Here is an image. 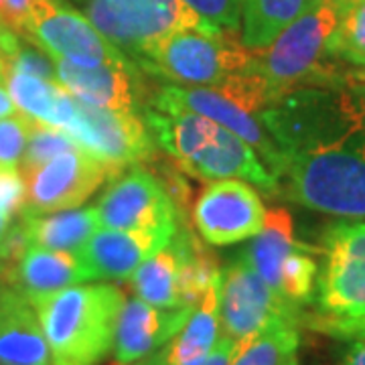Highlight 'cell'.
Returning a JSON list of instances; mask_svg holds the SVG:
<instances>
[{
	"instance_id": "cell-33",
	"label": "cell",
	"mask_w": 365,
	"mask_h": 365,
	"mask_svg": "<svg viewBox=\"0 0 365 365\" xmlns=\"http://www.w3.org/2000/svg\"><path fill=\"white\" fill-rule=\"evenodd\" d=\"M235 343L232 339H227V337H223L220 339V343L211 349V353H207L203 359H199L195 364H189V365H232L234 364V357H235Z\"/></svg>"
},
{
	"instance_id": "cell-26",
	"label": "cell",
	"mask_w": 365,
	"mask_h": 365,
	"mask_svg": "<svg viewBox=\"0 0 365 365\" xmlns=\"http://www.w3.org/2000/svg\"><path fill=\"white\" fill-rule=\"evenodd\" d=\"M299 323L276 321L248 343L235 345L232 365H300Z\"/></svg>"
},
{
	"instance_id": "cell-7",
	"label": "cell",
	"mask_w": 365,
	"mask_h": 365,
	"mask_svg": "<svg viewBox=\"0 0 365 365\" xmlns=\"http://www.w3.org/2000/svg\"><path fill=\"white\" fill-rule=\"evenodd\" d=\"M88 19L132 59L157 41L181 31L213 33L185 0H90Z\"/></svg>"
},
{
	"instance_id": "cell-2",
	"label": "cell",
	"mask_w": 365,
	"mask_h": 365,
	"mask_svg": "<svg viewBox=\"0 0 365 365\" xmlns=\"http://www.w3.org/2000/svg\"><path fill=\"white\" fill-rule=\"evenodd\" d=\"M144 124L153 140L177 169L199 181L240 179L264 193H276L280 182L264 167L256 150L234 132L187 108L157 98L144 110Z\"/></svg>"
},
{
	"instance_id": "cell-11",
	"label": "cell",
	"mask_w": 365,
	"mask_h": 365,
	"mask_svg": "<svg viewBox=\"0 0 365 365\" xmlns=\"http://www.w3.org/2000/svg\"><path fill=\"white\" fill-rule=\"evenodd\" d=\"M25 35L51 59H66L78 66L130 63L88 16L66 9L55 0H35Z\"/></svg>"
},
{
	"instance_id": "cell-6",
	"label": "cell",
	"mask_w": 365,
	"mask_h": 365,
	"mask_svg": "<svg viewBox=\"0 0 365 365\" xmlns=\"http://www.w3.org/2000/svg\"><path fill=\"white\" fill-rule=\"evenodd\" d=\"M134 61L175 86L215 90L227 78L254 66L256 51L235 39L234 33L181 31L146 47Z\"/></svg>"
},
{
	"instance_id": "cell-21",
	"label": "cell",
	"mask_w": 365,
	"mask_h": 365,
	"mask_svg": "<svg viewBox=\"0 0 365 365\" xmlns=\"http://www.w3.org/2000/svg\"><path fill=\"white\" fill-rule=\"evenodd\" d=\"M220 287L222 274L209 284L203 299L187 319L182 329L163 347L167 365H189L203 359L222 339L220 319Z\"/></svg>"
},
{
	"instance_id": "cell-16",
	"label": "cell",
	"mask_w": 365,
	"mask_h": 365,
	"mask_svg": "<svg viewBox=\"0 0 365 365\" xmlns=\"http://www.w3.org/2000/svg\"><path fill=\"white\" fill-rule=\"evenodd\" d=\"M177 232H120L98 230L81 248L79 258L86 264L90 280H128L134 270L169 246Z\"/></svg>"
},
{
	"instance_id": "cell-29",
	"label": "cell",
	"mask_w": 365,
	"mask_h": 365,
	"mask_svg": "<svg viewBox=\"0 0 365 365\" xmlns=\"http://www.w3.org/2000/svg\"><path fill=\"white\" fill-rule=\"evenodd\" d=\"M213 33H235L242 25V0H185Z\"/></svg>"
},
{
	"instance_id": "cell-37",
	"label": "cell",
	"mask_w": 365,
	"mask_h": 365,
	"mask_svg": "<svg viewBox=\"0 0 365 365\" xmlns=\"http://www.w3.org/2000/svg\"><path fill=\"white\" fill-rule=\"evenodd\" d=\"M138 365H167V361H165V355H163V349H158L157 353H153V355H148V357L140 359Z\"/></svg>"
},
{
	"instance_id": "cell-30",
	"label": "cell",
	"mask_w": 365,
	"mask_h": 365,
	"mask_svg": "<svg viewBox=\"0 0 365 365\" xmlns=\"http://www.w3.org/2000/svg\"><path fill=\"white\" fill-rule=\"evenodd\" d=\"M31 120L21 114L0 120V167L19 169L25 155Z\"/></svg>"
},
{
	"instance_id": "cell-36",
	"label": "cell",
	"mask_w": 365,
	"mask_h": 365,
	"mask_svg": "<svg viewBox=\"0 0 365 365\" xmlns=\"http://www.w3.org/2000/svg\"><path fill=\"white\" fill-rule=\"evenodd\" d=\"M14 114H19V112H16V106H14L9 90L4 88V83L0 81V120H2V118H11L14 116Z\"/></svg>"
},
{
	"instance_id": "cell-17",
	"label": "cell",
	"mask_w": 365,
	"mask_h": 365,
	"mask_svg": "<svg viewBox=\"0 0 365 365\" xmlns=\"http://www.w3.org/2000/svg\"><path fill=\"white\" fill-rule=\"evenodd\" d=\"M53 66L57 83L81 104L136 114V71L132 63L78 66L66 59H53Z\"/></svg>"
},
{
	"instance_id": "cell-14",
	"label": "cell",
	"mask_w": 365,
	"mask_h": 365,
	"mask_svg": "<svg viewBox=\"0 0 365 365\" xmlns=\"http://www.w3.org/2000/svg\"><path fill=\"white\" fill-rule=\"evenodd\" d=\"M160 98L169 100L173 104L187 108L201 116L213 120L256 150L264 167L270 170L276 181L282 179V155L278 150V144L274 143L272 134L266 128L260 114H252L248 110L240 108L232 100H227L213 88H189V86H175L167 83L158 91Z\"/></svg>"
},
{
	"instance_id": "cell-3",
	"label": "cell",
	"mask_w": 365,
	"mask_h": 365,
	"mask_svg": "<svg viewBox=\"0 0 365 365\" xmlns=\"http://www.w3.org/2000/svg\"><path fill=\"white\" fill-rule=\"evenodd\" d=\"M124 300L114 284H76L35 302L53 364L96 365L108 357Z\"/></svg>"
},
{
	"instance_id": "cell-27",
	"label": "cell",
	"mask_w": 365,
	"mask_h": 365,
	"mask_svg": "<svg viewBox=\"0 0 365 365\" xmlns=\"http://www.w3.org/2000/svg\"><path fill=\"white\" fill-rule=\"evenodd\" d=\"M329 57L355 67H365V0L355 2L345 13L329 41Z\"/></svg>"
},
{
	"instance_id": "cell-20",
	"label": "cell",
	"mask_w": 365,
	"mask_h": 365,
	"mask_svg": "<svg viewBox=\"0 0 365 365\" xmlns=\"http://www.w3.org/2000/svg\"><path fill=\"white\" fill-rule=\"evenodd\" d=\"M19 220L26 246L73 254H79L91 240V235L102 230L96 207L63 209L51 213H23L19 215Z\"/></svg>"
},
{
	"instance_id": "cell-18",
	"label": "cell",
	"mask_w": 365,
	"mask_h": 365,
	"mask_svg": "<svg viewBox=\"0 0 365 365\" xmlns=\"http://www.w3.org/2000/svg\"><path fill=\"white\" fill-rule=\"evenodd\" d=\"M88 280L86 264L73 252L26 246L9 266V287L21 292L31 304Z\"/></svg>"
},
{
	"instance_id": "cell-34",
	"label": "cell",
	"mask_w": 365,
	"mask_h": 365,
	"mask_svg": "<svg viewBox=\"0 0 365 365\" xmlns=\"http://www.w3.org/2000/svg\"><path fill=\"white\" fill-rule=\"evenodd\" d=\"M343 365H365V335L353 341Z\"/></svg>"
},
{
	"instance_id": "cell-12",
	"label": "cell",
	"mask_w": 365,
	"mask_h": 365,
	"mask_svg": "<svg viewBox=\"0 0 365 365\" xmlns=\"http://www.w3.org/2000/svg\"><path fill=\"white\" fill-rule=\"evenodd\" d=\"M116 173L81 146L25 173L26 203L23 213H51L83 205ZM21 213V215H23Z\"/></svg>"
},
{
	"instance_id": "cell-25",
	"label": "cell",
	"mask_w": 365,
	"mask_h": 365,
	"mask_svg": "<svg viewBox=\"0 0 365 365\" xmlns=\"http://www.w3.org/2000/svg\"><path fill=\"white\" fill-rule=\"evenodd\" d=\"M311 0H242V43L260 51L268 47Z\"/></svg>"
},
{
	"instance_id": "cell-1",
	"label": "cell",
	"mask_w": 365,
	"mask_h": 365,
	"mask_svg": "<svg viewBox=\"0 0 365 365\" xmlns=\"http://www.w3.org/2000/svg\"><path fill=\"white\" fill-rule=\"evenodd\" d=\"M282 155L287 195L339 220H365V86L280 93L260 114Z\"/></svg>"
},
{
	"instance_id": "cell-28",
	"label": "cell",
	"mask_w": 365,
	"mask_h": 365,
	"mask_svg": "<svg viewBox=\"0 0 365 365\" xmlns=\"http://www.w3.org/2000/svg\"><path fill=\"white\" fill-rule=\"evenodd\" d=\"M76 148H79V144L66 130L39 124V122H31L25 155H23L19 169L25 175V173H31L41 165L49 163L51 158L59 157L67 150H76Z\"/></svg>"
},
{
	"instance_id": "cell-41",
	"label": "cell",
	"mask_w": 365,
	"mask_h": 365,
	"mask_svg": "<svg viewBox=\"0 0 365 365\" xmlns=\"http://www.w3.org/2000/svg\"><path fill=\"white\" fill-rule=\"evenodd\" d=\"M53 365H61V364H53Z\"/></svg>"
},
{
	"instance_id": "cell-10",
	"label": "cell",
	"mask_w": 365,
	"mask_h": 365,
	"mask_svg": "<svg viewBox=\"0 0 365 365\" xmlns=\"http://www.w3.org/2000/svg\"><path fill=\"white\" fill-rule=\"evenodd\" d=\"M98 222L102 230L177 232L181 213L169 191L143 165L128 167L100 197Z\"/></svg>"
},
{
	"instance_id": "cell-15",
	"label": "cell",
	"mask_w": 365,
	"mask_h": 365,
	"mask_svg": "<svg viewBox=\"0 0 365 365\" xmlns=\"http://www.w3.org/2000/svg\"><path fill=\"white\" fill-rule=\"evenodd\" d=\"M195 307L158 309L138 297L126 299L118 317L114 359L118 365L138 364L163 349L187 323Z\"/></svg>"
},
{
	"instance_id": "cell-22",
	"label": "cell",
	"mask_w": 365,
	"mask_h": 365,
	"mask_svg": "<svg viewBox=\"0 0 365 365\" xmlns=\"http://www.w3.org/2000/svg\"><path fill=\"white\" fill-rule=\"evenodd\" d=\"M250 240L252 242L242 256L276 290L282 264L300 246V242L294 237L292 215L284 207L266 209L262 230Z\"/></svg>"
},
{
	"instance_id": "cell-23",
	"label": "cell",
	"mask_w": 365,
	"mask_h": 365,
	"mask_svg": "<svg viewBox=\"0 0 365 365\" xmlns=\"http://www.w3.org/2000/svg\"><path fill=\"white\" fill-rule=\"evenodd\" d=\"M179 276H181V248L170 242L169 246L158 250L155 256L143 262L130 278L132 292L144 302L158 309H179Z\"/></svg>"
},
{
	"instance_id": "cell-19",
	"label": "cell",
	"mask_w": 365,
	"mask_h": 365,
	"mask_svg": "<svg viewBox=\"0 0 365 365\" xmlns=\"http://www.w3.org/2000/svg\"><path fill=\"white\" fill-rule=\"evenodd\" d=\"M0 365H53L35 307L9 284H0Z\"/></svg>"
},
{
	"instance_id": "cell-40",
	"label": "cell",
	"mask_w": 365,
	"mask_h": 365,
	"mask_svg": "<svg viewBox=\"0 0 365 365\" xmlns=\"http://www.w3.org/2000/svg\"><path fill=\"white\" fill-rule=\"evenodd\" d=\"M0 29H4V25H2V23H0Z\"/></svg>"
},
{
	"instance_id": "cell-31",
	"label": "cell",
	"mask_w": 365,
	"mask_h": 365,
	"mask_svg": "<svg viewBox=\"0 0 365 365\" xmlns=\"http://www.w3.org/2000/svg\"><path fill=\"white\" fill-rule=\"evenodd\" d=\"M26 203V185L21 169L0 167V211L9 215H21Z\"/></svg>"
},
{
	"instance_id": "cell-24",
	"label": "cell",
	"mask_w": 365,
	"mask_h": 365,
	"mask_svg": "<svg viewBox=\"0 0 365 365\" xmlns=\"http://www.w3.org/2000/svg\"><path fill=\"white\" fill-rule=\"evenodd\" d=\"M2 83L13 98L16 112L31 122L59 128L67 91L49 79L35 78L11 67H4Z\"/></svg>"
},
{
	"instance_id": "cell-39",
	"label": "cell",
	"mask_w": 365,
	"mask_h": 365,
	"mask_svg": "<svg viewBox=\"0 0 365 365\" xmlns=\"http://www.w3.org/2000/svg\"><path fill=\"white\" fill-rule=\"evenodd\" d=\"M2 76H4V57L0 53V81H2Z\"/></svg>"
},
{
	"instance_id": "cell-4",
	"label": "cell",
	"mask_w": 365,
	"mask_h": 365,
	"mask_svg": "<svg viewBox=\"0 0 365 365\" xmlns=\"http://www.w3.org/2000/svg\"><path fill=\"white\" fill-rule=\"evenodd\" d=\"M313 300L319 329L337 337H364L365 220H343L325 232Z\"/></svg>"
},
{
	"instance_id": "cell-35",
	"label": "cell",
	"mask_w": 365,
	"mask_h": 365,
	"mask_svg": "<svg viewBox=\"0 0 365 365\" xmlns=\"http://www.w3.org/2000/svg\"><path fill=\"white\" fill-rule=\"evenodd\" d=\"M14 217L13 215H9V213H2L0 211V252L4 250V246L9 244V240H11V235L14 232Z\"/></svg>"
},
{
	"instance_id": "cell-38",
	"label": "cell",
	"mask_w": 365,
	"mask_h": 365,
	"mask_svg": "<svg viewBox=\"0 0 365 365\" xmlns=\"http://www.w3.org/2000/svg\"><path fill=\"white\" fill-rule=\"evenodd\" d=\"M331 2H335V4L339 6L341 11L345 13V11H347L349 6H353V4H355V2H359V0H331Z\"/></svg>"
},
{
	"instance_id": "cell-32",
	"label": "cell",
	"mask_w": 365,
	"mask_h": 365,
	"mask_svg": "<svg viewBox=\"0 0 365 365\" xmlns=\"http://www.w3.org/2000/svg\"><path fill=\"white\" fill-rule=\"evenodd\" d=\"M33 4L35 0H0V23L16 35H25Z\"/></svg>"
},
{
	"instance_id": "cell-13",
	"label": "cell",
	"mask_w": 365,
	"mask_h": 365,
	"mask_svg": "<svg viewBox=\"0 0 365 365\" xmlns=\"http://www.w3.org/2000/svg\"><path fill=\"white\" fill-rule=\"evenodd\" d=\"M266 207L256 189L240 179L213 181L193 207L197 232L211 246H232L258 234Z\"/></svg>"
},
{
	"instance_id": "cell-5",
	"label": "cell",
	"mask_w": 365,
	"mask_h": 365,
	"mask_svg": "<svg viewBox=\"0 0 365 365\" xmlns=\"http://www.w3.org/2000/svg\"><path fill=\"white\" fill-rule=\"evenodd\" d=\"M341 14L331 0H311L268 47L256 51L258 71L278 96L302 86L339 83L325 59Z\"/></svg>"
},
{
	"instance_id": "cell-8",
	"label": "cell",
	"mask_w": 365,
	"mask_h": 365,
	"mask_svg": "<svg viewBox=\"0 0 365 365\" xmlns=\"http://www.w3.org/2000/svg\"><path fill=\"white\" fill-rule=\"evenodd\" d=\"M59 128L73 136L86 153L102 160L116 175L134 165H146L157 157V144L138 114L81 104L69 93Z\"/></svg>"
},
{
	"instance_id": "cell-9",
	"label": "cell",
	"mask_w": 365,
	"mask_h": 365,
	"mask_svg": "<svg viewBox=\"0 0 365 365\" xmlns=\"http://www.w3.org/2000/svg\"><path fill=\"white\" fill-rule=\"evenodd\" d=\"M220 319L223 337L242 345L276 321L299 323V311L280 299L250 262L240 256L222 270Z\"/></svg>"
}]
</instances>
